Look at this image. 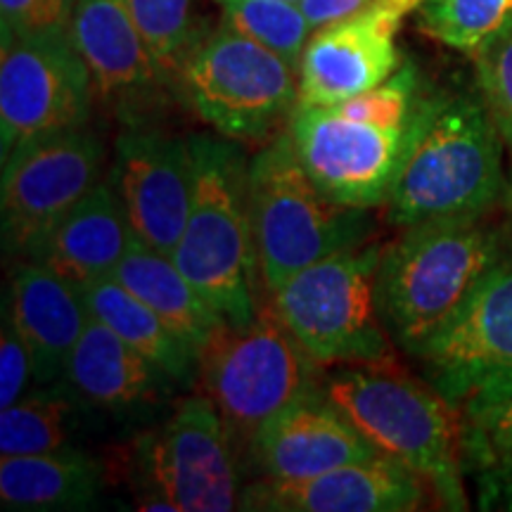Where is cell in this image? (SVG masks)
<instances>
[{
    "label": "cell",
    "mask_w": 512,
    "mask_h": 512,
    "mask_svg": "<svg viewBox=\"0 0 512 512\" xmlns=\"http://www.w3.org/2000/svg\"><path fill=\"white\" fill-rule=\"evenodd\" d=\"M247 453L264 479L273 482H302L380 456L323 389L268 420Z\"/></svg>",
    "instance_id": "ac0fdd59"
},
{
    "label": "cell",
    "mask_w": 512,
    "mask_h": 512,
    "mask_svg": "<svg viewBox=\"0 0 512 512\" xmlns=\"http://www.w3.org/2000/svg\"><path fill=\"white\" fill-rule=\"evenodd\" d=\"M216 3H221V5H223V3H230V0H216ZM294 3H297V0H294Z\"/></svg>",
    "instance_id": "d590c367"
},
{
    "label": "cell",
    "mask_w": 512,
    "mask_h": 512,
    "mask_svg": "<svg viewBox=\"0 0 512 512\" xmlns=\"http://www.w3.org/2000/svg\"><path fill=\"white\" fill-rule=\"evenodd\" d=\"M79 0H0V36L72 38Z\"/></svg>",
    "instance_id": "f546056e"
},
{
    "label": "cell",
    "mask_w": 512,
    "mask_h": 512,
    "mask_svg": "<svg viewBox=\"0 0 512 512\" xmlns=\"http://www.w3.org/2000/svg\"><path fill=\"white\" fill-rule=\"evenodd\" d=\"M477 422L479 430L484 437L494 444L498 451L512 458V399L498 403V406L489 408V411L472 418Z\"/></svg>",
    "instance_id": "d6a6232c"
},
{
    "label": "cell",
    "mask_w": 512,
    "mask_h": 512,
    "mask_svg": "<svg viewBox=\"0 0 512 512\" xmlns=\"http://www.w3.org/2000/svg\"><path fill=\"white\" fill-rule=\"evenodd\" d=\"M318 363L268 299L252 323H223L197 356V380L219 408L235 446L249 451L268 420L320 392Z\"/></svg>",
    "instance_id": "52a82bcc"
},
{
    "label": "cell",
    "mask_w": 512,
    "mask_h": 512,
    "mask_svg": "<svg viewBox=\"0 0 512 512\" xmlns=\"http://www.w3.org/2000/svg\"><path fill=\"white\" fill-rule=\"evenodd\" d=\"M178 95L230 140H261L299 100V72L271 50L219 27L185 62Z\"/></svg>",
    "instance_id": "30bf717a"
},
{
    "label": "cell",
    "mask_w": 512,
    "mask_h": 512,
    "mask_svg": "<svg viewBox=\"0 0 512 512\" xmlns=\"http://www.w3.org/2000/svg\"><path fill=\"white\" fill-rule=\"evenodd\" d=\"M422 95L413 64L356 98L328 107H294L290 136L299 162L330 200L384 207L413 140Z\"/></svg>",
    "instance_id": "6da1fadb"
},
{
    "label": "cell",
    "mask_w": 512,
    "mask_h": 512,
    "mask_svg": "<svg viewBox=\"0 0 512 512\" xmlns=\"http://www.w3.org/2000/svg\"><path fill=\"white\" fill-rule=\"evenodd\" d=\"M81 399L72 389L48 384L38 392L24 394L10 408L0 411V458L36 456L69 448L76 432V413Z\"/></svg>",
    "instance_id": "d4e9b609"
},
{
    "label": "cell",
    "mask_w": 512,
    "mask_h": 512,
    "mask_svg": "<svg viewBox=\"0 0 512 512\" xmlns=\"http://www.w3.org/2000/svg\"><path fill=\"white\" fill-rule=\"evenodd\" d=\"M105 147L86 128L19 145L3 159V252L34 259L53 228L100 183Z\"/></svg>",
    "instance_id": "7c38bea8"
},
{
    "label": "cell",
    "mask_w": 512,
    "mask_h": 512,
    "mask_svg": "<svg viewBox=\"0 0 512 512\" xmlns=\"http://www.w3.org/2000/svg\"><path fill=\"white\" fill-rule=\"evenodd\" d=\"M503 181V138L482 95L425 93L384 214L394 228L486 216Z\"/></svg>",
    "instance_id": "7a4b0ae2"
},
{
    "label": "cell",
    "mask_w": 512,
    "mask_h": 512,
    "mask_svg": "<svg viewBox=\"0 0 512 512\" xmlns=\"http://www.w3.org/2000/svg\"><path fill=\"white\" fill-rule=\"evenodd\" d=\"M62 377L81 403L110 413L150 406L162 399L174 382L93 316L74 344Z\"/></svg>",
    "instance_id": "ffe728a7"
},
{
    "label": "cell",
    "mask_w": 512,
    "mask_h": 512,
    "mask_svg": "<svg viewBox=\"0 0 512 512\" xmlns=\"http://www.w3.org/2000/svg\"><path fill=\"white\" fill-rule=\"evenodd\" d=\"M112 278L150 306L197 356L226 323L169 254L157 252L136 238Z\"/></svg>",
    "instance_id": "7402d4cb"
},
{
    "label": "cell",
    "mask_w": 512,
    "mask_h": 512,
    "mask_svg": "<svg viewBox=\"0 0 512 512\" xmlns=\"http://www.w3.org/2000/svg\"><path fill=\"white\" fill-rule=\"evenodd\" d=\"M221 27L280 55L297 72L313 36L309 19L294 0H230L223 3Z\"/></svg>",
    "instance_id": "83f0119b"
},
{
    "label": "cell",
    "mask_w": 512,
    "mask_h": 512,
    "mask_svg": "<svg viewBox=\"0 0 512 512\" xmlns=\"http://www.w3.org/2000/svg\"><path fill=\"white\" fill-rule=\"evenodd\" d=\"M5 309L34 356V382L55 384L91 318L81 290L29 259L12 273Z\"/></svg>",
    "instance_id": "d6986e66"
},
{
    "label": "cell",
    "mask_w": 512,
    "mask_h": 512,
    "mask_svg": "<svg viewBox=\"0 0 512 512\" xmlns=\"http://www.w3.org/2000/svg\"><path fill=\"white\" fill-rule=\"evenodd\" d=\"M249 216L264 292L278 290L316 261L368 242L370 209L330 200L299 162L290 131L252 157Z\"/></svg>",
    "instance_id": "8992f818"
},
{
    "label": "cell",
    "mask_w": 512,
    "mask_h": 512,
    "mask_svg": "<svg viewBox=\"0 0 512 512\" xmlns=\"http://www.w3.org/2000/svg\"><path fill=\"white\" fill-rule=\"evenodd\" d=\"M133 242L131 226L110 181H100L53 228L31 261L83 287L112 278Z\"/></svg>",
    "instance_id": "44dd1931"
},
{
    "label": "cell",
    "mask_w": 512,
    "mask_h": 512,
    "mask_svg": "<svg viewBox=\"0 0 512 512\" xmlns=\"http://www.w3.org/2000/svg\"><path fill=\"white\" fill-rule=\"evenodd\" d=\"M88 311L100 323L117 332L124 342L140 351L147 361L174 382H192L197 377V354L176 335L150 306H145L119 280L102 278L83 287Z\"/></svg>",
    "instance_id": "cb8c5ba5"
},
{
    "label": "cell",
    "mask_w": 512,
    "mask_h": 512,
    "mask_svg": "<svg viewBox=\"0 0 512 512\" xmlns=\"http://www.w3.org/2000/svg\"><path fill=\"white\" fill-rule=\"evenodd\" d=\"M477 88L486 110L501 133L503 143L512 147V24L475 55Z\"/></svg>",
    "instance_id": "f1b7e54d"
},
{
    "label": "cell",
    "mask_w": 512,
    "mask_h": 512,
    "mask_svg": "<svg viewBox=\"0 0 512 512\" xmlns=\"http://www.w3.org/2000/svg\"><path fill=\"white\" fill-rule=\"evenodd\" d=\"M508 200H510V207H512V174H510V185H508Z\"/></svg>",
    "instance_id": "e575fe53"
},
{
    "label": "cell",
    "mask_w": 512,
    "mask_h": 512,
    "mask_svg": "<svg viewBox=\"0 0 512 512\" xmlns=\"http://www.w3.org/2000/svg\"><path fill=\"white\" fill-rule=\"evenodd\" d=\"M380 256L382 245L366 242L316 261L268 294V304L320 368L392 358L394 342L375 297Z\"/></svg>",
    "instance_id": "ba28073f"
},
{
    "label": "cell",
    "mask_w": 512,
    "mask_h": 512,
    "mask_svg": "<svg viewBox=\"0 0 512 512\" xmlns=\"http://www.w3.org/2000/svg\"><path fill=\"white\" fill-rule=\"evenodd\" d=\"M297 3L306 19H309L313 31H316L363 15V12L380 5L382 0H297Z\"/></svg>",
    "instance_id": "1f68e13d"
},
{
    "label": "cell",
    "mask_w": 512,
    "mask_h": 512,
    "mask_svg": "<svg viewBox=\"0 0 512 512\" xmlns=\"http://www.w3.org/2000/svg\"><path fill=\"white\" fill-rule=\"evenodd\" d=\"M0 155L86 128L95 88L72 38L0 36Z\"/></svg>",
    "instance_id": "4fadbf2b"
},
{
    "label": "cell",
    "mask_w": 512,
    "mask_h": 512,
    "mask_svg": "<svg viewBox=\"0 0 512 512\" xmlns=\"http://www.w3.org/2000/svg\"><path fill=\"white\" fill-rule=\"evenodd\" d=\"M413 356L427 384L470 418L512 399V256Z\"/></svg>",
    "instance_id": "8fae6325"
},
{
    "label": "cell",
    "mask_w": 512,
    "mask_h": 512,
    "mask_svg": "<svg viewBox=\"0 0 512 512\" xmlns=\"http://www.w3.org/2000/svg\"><path fill=\"white\" fill-rule=\"evenodd\" d=\"M427 486L413 470L375 456L339 465L302 482L261 479L242 489L240 510L271 512H411Z\"/></svg>",
    "instance_id": "e0dca14e"
},
{
    "label": "cell",
    "mask_w": 512,
    "mask_h": 512,
    "mask_svg": "<svg viewBox=\"0 0 512 512\" xmlns=\"http://www.w3.org/2000/svg\"><path fill=\"white\" fill-rule=\"evenodd\" d=\"M415 22L425 36L475 55L512 24V0H420Z\"/></svg>",
    "instance_id": "4316f807"
},
{
    "label": "cell",
    "mask_w": 512,
    "mask_h": 512,
    "mask_svg": "<svg viewBox=\"0 0 512 512\" xmlns=\"http://www.w3.org/2000/svg\"><path fill=\"white\" fill-rule=\"evenodd\" d=\"M107 181L124 207L133 238L174 254L192 195L190 138L169 136L155 124L124 126Z\"/></svg>",
    "instance_id": "5bb4252c"
},
{
    "label": "cell",
    "mask_w": 512,
    "mask_h": 512,
    "mask_svg": "<svg viewBox=\"0 0 512 512\" xmlns=\"http://www.w3.org/2000/svg\"><path fill=\"white\" fill-rule=\"evenodd\" d=\"M133 472L140 510L240 508L238 446L207 394L183 399L159 430L138 441Z\"/></svg>",
    "instance_id": "9c48e42d"
},
{
    "label": "cell",
    "mask_w": 512,
    "mask_h": 512,
    "mask_svg": "<svg viewBox=\"0 0 512 512\" xmlns=\"http://www.w3.org/2000/svg\"><path fill=\"white\" fill-rule=\"evenodd\" d=\"M403 12L380 3L347 22L316 29L299 62L297 107H328L373 91L399 72Z\"/></svg>",
    "instance_id": "2e32d148"
},
{
    "label": "cell",
    "mask_w": 512,
    "mask_h": 512,
    "mask_svg": "<svg viewBox=\"0 0 512 512\" xmlns=\"http://www.w3.org/2000/svg\"><path fill=\"white\" fill-rule=\"evenodd\" d=\"M102 465L76 448L0 458V501L5 510H83L98 501Z\"/></svg>",
    "instance_id": "603a6c76"
},
{
    "label": "cell",
    "mask_w": 512,
    "mask_h": 512,
    "mask_svg": "<svg viewBox=\"0 0 512 512\" xmlns=\"http://www.w3.org/2000/svg\"><path fill=\"white\" fill-rule=\"evenodd\" d=\"M320 389L380 456L413 470L444 508H467L453 406L437 389L396 368L394 358L335 368Z\"/></svg>",
    "instance_id": "5b68a950"
},
{
    "label": "cell",
    "mask_w": 512,
    "mask_h": 512,
    "mask_svg": "<svg viewBox=\"0 0 512 512\" xmlns=\"http://www.w3.org/2000/svg\"><path fill=\"white\" fill-rule=\"evenodd\" d=\"M72 43L91 72L95 100L121 126L152 124L171 86L159 74L124 0H79Z\"/></svg>",
    "instance_id": "9a60e30c"
},
{
    "label": "cell",
    "mask_w": 512,
    "mask_h": 512,
    "mask_svg": "<svg viewBox=\"0 0 512 512\" xmlns=\"http://www.w3.org/2000/svg\"><path fill=\"white\" fill-rule=\"evenodd\" d=\"M508 259L505 238L484 216L425 221L382 245L377 313L396 347L415 354L458 316Z\"/></svg>",
    "instance_id": "3957f363"
},
{
    "label": "cell",
    "mask_w": 512,
    "mask_h": 512,
    "mask_svg": "<svg viewBox=\"0 0 512 512\" xmlns=\"http://www.w3.org/2000/svg\"><path fill=\"white\" fill-rule=\"evenodd\" d=\"M382 3L392 5V8L403 12V15H408V12H415V8L420 5V0H382Z\"/></svg>",
    "instance_id": "836d02e7"
},
{
    "label": "cell",
    "mask_w": 512,
    "mask_h": 512,
    "mask_svg": "<svg viewBox=\"0 0 512 512\" xmlns=\"http://www.w3.org/2000/svg\"><path fill=\"white\" fill-rule=\"evenodd\" d=\"M0 328V408H10L27 394V384L34 380V356L12 323L8 309L3 311Z\"/></svg>",
    "instance_id": "4dcf8cb0"
},
{
    "label": "cell",
    "mask_w": 512,
    "mask_h": 512,
    "mask_svg": "<svg viewBox=\"0 0 512 512\" xmlns=\"http://www.w3.org/2000/svg\"><path fill=\"white\" fill-rule=\"evenodd\" d=\"M159 74L178 95V79L202 38L195 0H124Z\"/></svg>",
    "instance_id": "484cf974"
},
{
    "label": "cell",
    "mask_w": 512,
    "mask_h": 512,
    "mask_svg": "<svg viewBox=\"0 0 512 512\" xmlns=\"http://www.w3.org/2000/svg\"><path fill=\"white\" fill-rule=\"evenodd\" d=\"M188 221L171 254L185 278L230 325L252 323L264 299L249 216V162L238 140L190 136Z\"/></svg>",
    "instance_id": "277c9868"
}]
</instances>
